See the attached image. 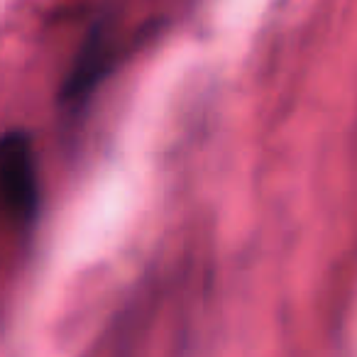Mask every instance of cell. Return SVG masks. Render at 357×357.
<instances>
[{
	"label": "cell",
	"instance_id": "6da1fadb",
	"mask_svg": "<svg viewBox=\"0 0 357 357\" xmlns=\"http://www.w3.org/2000/svg\"><path fill=\"white\" fill-rule=\"evenodd\" d=\"M40 208V181L32 142L13 130L0 137V211L17 225H30Z\"/></svg>",
	"mask_w": 357,
	"mask_h": 357
},
{
	"label": "cell",
	"instance_id": "7a4b0ae2",
	"mask_svg": "<svg viewBox=\"0 0 357 357\" xmlns=\"http://www.w3.org/2000/svg\"><path fill=\"white\" fill-rule=\"evenodd\" d=\"M110 69V35L103 22L91 27L61 89V103L81 105Z\"/></svg>",
	"mask_w": 357,
	"mask_h": 357
}]
</instances>
